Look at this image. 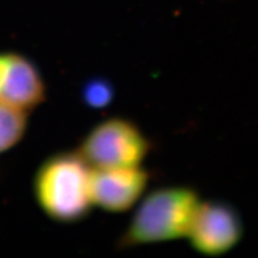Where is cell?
I'll use <instances>...</instances> for the list:
<instances>
[{"mask_svg": "<svg viewBox=\"0 0 258 258\" xmlns=\"http://www.w3.org/2000/svg\"><path fill=\"white\" fill-rule=\"evenodd\" d=\"M90 169L77 150L57 152L40 164L33 179V194L49 219L75 224L87 218L94 207Z\"/></svg>", "mask_w": 258, "mask_h": 258, "instance_id": "obj_1", "label": "cell"}, {"mask_svg": "<svg viewBox=\"0 0 258 258\" xmlns=\"http://www.w3.org/2000/svg\"><path fill=\"white\" fill-rule=\"evenodd\" d=\"M200 203L199 195L187 186L150 191L139 204L117 248L131 249L186 237Z\"/></svg>", "mask_w": 258, "mask_h": 258, "instance_id": "obj_2", "label": "cell"}, {"mask_svg": "<svg viewBox=\"0 0 258 258\" xmlns=\"http://www.w3.org/2000/svg\"><path fill=\"white\" fill-rule=\"evenodd\" d=\"M152 144L138 125L122 117H111L96 124L82 140L78 153L90 168L141 166Z\"/></svg>", "mask_w": 258, "mask_h": 258, "instance_id": "obj_3", "label": "cell"}, {"mask_svg": "<svg viewBox=\"0 0 258 258\" xmlns=\"http://www.w3.org/2000/svg\"><path fill=\"white\" fill-rule=\"evenodd\" d=\"M242 232L239 214L231 205L208 201L199 205L186 238L196 251L216 256L232 249Z\"/></svg>", "mask_w": 258, "mask_h": 258, "instance_id": "obj_4", "label": "cell"}, {"mask_svg": "<svg viewBox=\"0 0 258 258\" xmlns=\"http://www.w3.org/2000/svg\"><path fill=\"white\" fill-rule=\"evenodd\" d=\"M150 173L142 166L127 168H91L89 192L94 206L111 213L128 212L145 194Z\"/></svg>", "mask_w": 258, "mask_h": 258, "instance_id": "obj_5", "label": "cell"}, {"mask_svg": "<svg viewBox=\"0 0 258 258\" xmlns=\"http://www.w3.org/2000/svg\"><path fill=\"white\" fill-rule=\"evenodd\" d=\"M46 98L44 78L32 59L16 52L0 53V103L30 113Z\"/></svg>", "mask_w": 258, "mask_h": 258, "instance_id": "obj_6", "label": "cell"}, {"mask_svg": "<svg viewBox=\"0 0 258 258\" xmlns=\"http://www.w3.org/2000/svg\"><path fill=\"white\" fill-rule=\"evenodd\" d=\"M27 125L28 113L0 103V153L19 144Z\"/></svg>", "mask_w": 258, "mask_h": 258, "instance_id": "obj_7", "label": "cell"}, {"mask_svg": "<svg viewBox=\"0 0 258 258\" xmlns=\"http://www.w3.org/2000/svg\"><path fill=\"white\" fill-rule=\"evenodd\" d=\"M115 98V89L109 81L103 78H93L82 89V99L85 105L94 109L109 106Z\"/></svg>", "mask_w": 258, "mask_h": 258, "instance_id": "obj_8", "label": "cell"}]
</instances>
